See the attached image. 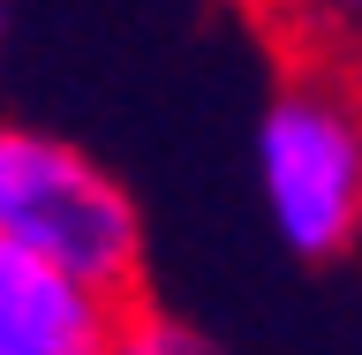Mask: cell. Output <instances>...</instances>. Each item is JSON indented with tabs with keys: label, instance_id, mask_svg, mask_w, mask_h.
Returning a JSON list of instances; mask_svg holds the SVG:
<instances>
[{
	"label": "cell",
	"instance_id": "277c9868",
	"mask_svg": "<svg viewBox=\"0 0 362 355\" xmlns=\"http://www.w3.org/2000/svg\"><path fill=\"white\" fill-rule=\"evenodd\" d=\"M106 355H226V348L211 333H197L189 317H174V310H158V303L136 295L129 310H121V333H113Z\"/></svg>",
	"mask_w": 362,
	"mask_h": 355
},
{
	"label": "cell",
	"instance_id": "6da1fadb",
	"mask_svg": "<svg viewBox=\"0 0 362 355\" xmlns=\"http://www.w3.org/2000/svg\"><path fill=\"white\" fill-rule=\"evenodd\" d=\"M0 235L106 295H144V212L129 181L30 121H0Z\"/></svg>",
	"mask_w": 362,
	"mask_h": 355
},
{
	"label": "cell",
	"instance_id": "3957f363",
	"mask_svg": "<svg viewBox=\"0 0 362 355\" xmlns=\"http://www.w3.org/2000/svg\"><path fill=\"white\" fill-rule=\"evenodd\" d=\"M129 303L0 235V355H106Z\"/></svg>",
	"mask_w": 362,
	"mask_h": 355
},
{
	"label": "cell",
	"instance_id": "7a4b0ae2",
	"mask_svg": "<svg viewBox=\"0 0 362 355\" xmlns=\"http://www.w3.org/2000/svg\"><path fill=\"white\" fill-rule=\"evenodd\" d=\"M257 181L272 235L302 265H339L362 242V98L332 76H287L257 121Z\"/></svg>",
	"mask_w": 362,
	"mask_h": 355
},
{
	"label": "cell",
	"instance_id": "5b68a950",
	"mask_svg": "<svg viewBox=\"0 0 362 355\" xmlns=\"http://www.w3.org/2000/svg\"><path fill=\"white\" fill-rule=\"evenodd\" d=\"M249 8H257V16H272V23H287L294 8H302V0H249Z\"/></svg>",
	"mask_w": 362,
	"mask_h": 355
}]
</instances>
